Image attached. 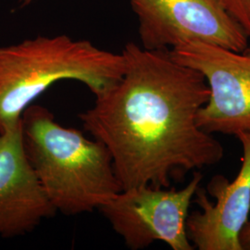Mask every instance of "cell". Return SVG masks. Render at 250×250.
I'll use <instances>...</instances> for the list:
<instances>
[{"instance_id": "7", "label": "cell", "mask_w": 250, "mask_h": 250, "mask_svg": "<svg viewBox=\"0 0 250 250\" xmlns=\"http://www.w3.org/2000/svg\"><path fill=\"white\" fill-rule=\"evenodd\" d=\"M242 146L241 167L230 182L222 174L198 187L194 202L200 211L188 215L189 241L199 250H242L239 234L250 212V133L235 135Z\"/></svg>"}, {"instance_id": "12", "label": "cell", "mask_w": 250, "mask_h": 250, "mask_svg": "<svg viewBox=\"0 0 250 250\" xmlns=\"http://www.w3.org/2000/svg\"><path fill=\"white\" fill-rule=\"evenodd\" d=\"M245 51H247V52H249V53H250V45H249V46L245 49Z\"/></svg>"}, {"instance_id": "2", "label": "cell", "mask_w": 250, "mask_h": 250, "mask_svg": "<svg viewBox=\"0 0 250 250\" xmlns=\"http://www.w3.org/2000/svg\"><path fill=\"white\" fill-rule=\"evenodd\" d=\"M21 128L27 159L57 211L91 212L123 190L105 145L60 125L48 108L30 105Z\"/></svg>"}, {"instance_id": "4", "label": "cell", "mask_w": 250, "mask_h": 250, "mask_svg": "<svg viewBox=\"0 0 250 250\" xmlns=\"http://www.w3.org/2000/svg\"><path fill=\"white\" fill-rule=\"evenodd\" d=\"M182 189L140 186L118 193L99 210L128 249L144 250L154 242L167 244L172 250H193L187 221L192 198L203 179L199 170Z\"/></svg>"}, {"instance_id": "5", "label": "cell", "mask_w": 250, "mask_h": 250, "mask_svg": "<svg viewBox=\"0 0 250 250\" xmlns=\"http://www.w3.org/2000/svg\"><path fill=\"white\" fill-rule=\"evenodd\" d=\"M177 62L200 72L210 90L197 114L208 134L250 133V53L204 42H188L169 50Z\"/></svg>"}, {"instance_id": "3", "label": "cell", "mask_w": 250, "mask_h": 250, "mask_svg": "<svg viewBox=\"0 0 250 250\" xmlns=\"http://www.w3.org/2000/svg\"><path fill=\"white\" fill-rule=\"evenodd\" d=\"M125 57L70 36H37L0 46V133L58 82H80L97 97L124 74Z\"/></svg>"}, {"instance_id": "9", "label": "cell", "mask_w": 250, "mask_h": 250, "mask_svg": "<svg viewBox=\"0 0 250 250\" xmlns=\"http://www.w3.org/2000/svg\"><path fill=\"white\" fill-rule=\"evenodd\" d=\"M224 6L241 27L245 35L250 38V0H223Z\"/></svg>"}, {"instance_id": "8", "label": "cell", "mask_w": 250, "mask_h": 250, "mask_svg": "<svg viewBox=\"0 0 250 250\" xmlns=\"http://www.w3.org/2000/svg\"><path fill=\"white\" fill-rule=\"evenodd\" d=\"M57 212L27 159L21 118L0 133V236L33 232Z\"/></svg>"}, {"instance_id": "10", "label": "cell", "mask_w": 250, "mask_h": 250, "mask_svg": "<svg viewBox=\"0 0 250 250\" xmlns=\"http://www.w3.org/2000/svg\"><path fill=\"white\" fill-rule=\"evenodd\" d=\"M239 242L242 250H250V221L249 220L244 225L239 234Z\"/></svg>"}, {"instance_id": "11", "label": "cell", "mask_w": 250, "mask_h": 250, "mask_svg": "<svg viewBox=\"0 0 250 250\" xmlns=\"http://www.w3.org/2000/svg\"><path fill=\"white\" fill-rule=\"evenodd\" d=\"M19 1H20V4L21 7H25V6L30 5L31 3H33L35 0H19Z\"/></svg>"}, {"instance_id": "1", "label": "cell", "mask_w": 250, "mask_h": 250, "mask_svg": "<svg viewBox=\"0 0 250 250\" xmlns=\"http://www.w3.org/2000/svg\"><path fill=\"white\" fill-rule=\"evenodd\" d=\"M122 54V78L78 117L110 153L123 190L170 188L188 172L222 161V143L197 124L210 96L205 77L174 61L169 49L130 42Z\"/></svg>"}, {"instance_id": "6", "label": "cell", "mask_w": 250, "mask_h": 250, "mask_svg": "<svg viewBox=\"0 0 250 250\" xmlns=\"http://www.w3.org/2000/svg\"><path fill=\"white\" fill-rule=\"evenodd\" d=\"M146 49H171L204 42L234 51L249 46V37L223 0H129Z\"/></svg>"}]
</instances>
